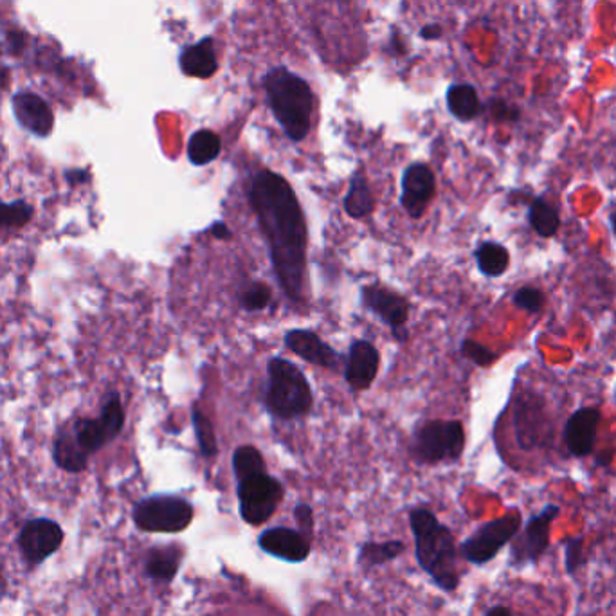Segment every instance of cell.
Instances as JSON below:
<instances>
[{"label":"cell","mask_w":616,"mask_h":616,"mask_svg":"<svg viewBox=\"0 0 616 616\" xmlns=\"http://www.w3.org/2000/svg\"><path fill=\"white\" fill-rule=\"evenodd\" d=\"M53 460L65 472L78 474L87 469L89 454L85 453L74 433L73 422L65 424L56 431L53 440Z\"/></svg>","instance_id":"d6986e66"},{"label":"cell","mask_w":616,"mask_h":616,"mask_svg":"<svg viewBox=\"0 0 616 616\" xmlns=\"http://www.w3.org/2000/svg\"><path fill=\"white\" fill-rule=\"evenodd\" d=\"M285 345L301 359L321 368H334L339 359V355L327 343H323L314 332L308 330H290L285 336Z\"/></svg>","instance_id":"ac0fdd59"},{"label":"cell","mask_w":616,"mask_h":616,"mask_svg":"<svg viewBox=\"0 0 616 616\" xmlns=\"http://www.w3.org/2000/svg\"><path fill=\"white\" fill-rule=\"evenodd\" d=\"M211 235L218 238V240H229L231 238V231L227 229L224 222H217V224H213V227H211Z\"/></svg>","instance_id":"74e56055"},{"label":"cell","mask_w":616,"mask_h":616,"mask_svg":"<svg viewBox=\"0 0 616 616\" xmlns=\"http://www.w3.org/2000/svg\"><path fill=\"white\" fill-rule=\"evenodd\" d=\"M67 177H69L67 181L71 182V184L87 181V179H85V177H87V173H85V170H73V172L67 173Z\"/></svg>","instance_id":"f35d334b"},{"label":"cell","mask_w":616,"mask_h":616,"mask_svg":"<svg viewBox=\"0 0 616 616\" xmlns=\"http://www.w3.org/2000/svg\"><path fill=\"white\" fill-rule=\"evenodd\" d=\"M514 301H516L517 307L525 308L530 312H537L539 308L543 307L544 298L539 290L525 287V289L517 290Z\"/></svg>","instance_id":"836d02e7"},{"label":"cell","mask_w":616,"mask_h":616,"mask_svg":"<svg viewBox=\"0 0 616 616\" xmlns=\"http://www.w3.org/2000/svg\"><path fill=\"white\" fill-rule=\"evenodd\" d=\"M258 546L263 552L281 561L303 562L310 555V543L307 537L299 534L298 530L285 526L265 530L258 539Z\"/></svg>","instance_id":"5bb4252c"},{"label":"cell","mask_w":616,"mask_h":616,"mask_svg":"<svg viewBox=\"0 0 616 616\" xmlns=\"http://www.w3.org/2000/svg\"><path fill=\"white\" fill-rule=\"evenodd\" d=\"M409 525L415 537L420 568L426 571L436 586L451 593L460 584L453 532L427 508H415L409 516Z\"/></svg>","instance_id":"3957f363"},{"label":"cell","mask_w":616,"mask_h":616,"mask_svg":"<svg viewBox=\"0 0 616 616\" xmlns=\"http://www.w3.org/2000/svg\"><path fill=\"white\" fill-rule=\"evenodd\" d=\"M435 193V175L426 164L415 163L404 172L402 179V208L411 218H420Z\"/></svg>","instance_id":"8fae6325"},{"label":"cell","mask_w":616,"mask_h":616,"mask_svg":"<svg viewBox=\"0 0 616 616\" xmlns=\"http://www.w3.org/2000/svg\"><path fill=\"white\" fill-rule=\"evenodd\" d=\"M476 260L480 265V271L487 274L490 278L501 276L507 271L508 263H510V254L503 245L487 242L480 245V249L476 251Z\"/></svg>","instance_id":"484cf974"},{"label":"cell","mask_w":616,"mask_h":616,"mask_svg":"<svg viewBox=\"0 0 616 616\" xmlns=\"http://www.w3.org/2000/svg\"><path fill=\"white\" fill-rule=\"evenodd\" d=\"M613 229H615V235H616V213L615 215H613Z\"/></svg>","instance_id":"b9f144b4"},{"label":"cell","mask_w":616,"mask_h":616,"mask_svg":"<svg viewBox=\"0 0 616 616\" xmlns=\"http://www.w3.org/2000/svg\"><path fill=\"white\" fill-rule=\"evenodd\" d=\"M73 426L78 442L82 445L83 451L89 454V456L98 453L105 445H109L112 442L107 429L101 424L100 417L78 418V420H74Z\"/></svg>","instance_id":"7402d4cb"},{"label":"cell","mask_w":616,"mask_h":616,"mask_svg":"<svg viewBox=\"0 0 616 616\" xmlns=\"http://www.w3.org/2000/svg\"><path fill=\"white\" fill-rule=\"evenodd\" d=\"M13 114L17 123L29 134L37 137L51 136L55 127V114L46 100L33 92H19L13 96Z\"/></svg>","instance_id":"30bf717a"},{"label":"cell","mask_w":616,"mask_h":616,"mask_svg":"<svg viewBox=\"0 0 616 616\" xmlns=\"http://www.w3.org/2000/svg\"><path fill=\"white\" fill-rule=\"evenodd\" d=\"M447 107L454 118L471 121L480 114L481 103L471 85H453L447 92Z\"/></svg>","instance_id":"603a6c76"},{"label":"cell","mask_w":616,"mask_h":616,"mask_svg":"<svg viewBox=\"0 0 616 616\" xmlns=\"http://www.w3.org/2000/svg\"><path fill=\"white\" fill-rule=\"evenodd\" d=\"M64 543V530L56 521L37 517L22 526L19 535V548L28 566H38L58 552Z\"/></svg>","instance_id":"9c48e42d"},{"label":"cell","mask_w":616,"mask_h":616,"mask_svg":"<svg viewBox=\"0 0 616 616\" xmlns=\"http://www.w3.org/2000/svg\"><path fill=\"white\" fill-rule=\"evenodd\" d=\"M191 420H193V429H195V435L199 440L200 453L204 458H211L217 454V438H215V431L213 426L209 422L206 415L200 413V409H193L191 411Z\"/></svg>","instance_id":"1f68e13d"},{"label":"cell","mask_w":616,"mask_h":616,"mask_svg":"<svg viewBox=\"0 0 616 616\" xmlns=\"http://www.w3.org/2000/svg\"><path fill=\"white\" fill-rule=\"evenodd\" d=\"M233 469H235L236 480H245L249 476L265 472V462L258 449H254L251 445H244V447H238L233 454Z\"/></svg>","instance_id":"f546056e"},{"label":"cell","mask_w":616,"mask_h":616,"mask_svg":"<svg viewBox=\"0 0 616 616\" xmlns=\"http://www.w3.org/2000/svg\"><path fill=\"white\" fill-rule=\"evenodd\" d=\"M6 589V580H4V573H2V566H0V595L4 593Z\"/></svg>","instance_id":"60d3db41"},{"label":"cell","mask_w":616,"mask_h":616,"mask_svg":"<svg viewBox=\"0 0 616 616\" xmlns=\"http://www.w3.org/2000/svg\"><path fill=\"white\" fill-rule=\"evenodd\" d=\"M462 350L463 354L472 359L474 363L480 364V366H489L496 359V355L492 354L490 350H487L485 346L474 343V341H465Z\"/></svg>","instance_id":"e575fe53"},{"label":"cell","mask_w":616,"mask_h":616,"mask_svg":"<svg viewBox=\"0 0 616 616\" xmlns=\"http://www.w3.org/2000/svg\"><path fill=\"white\" fill-rule=\"evenodd\" d=\"M220 148H222V145H220L217 134H213L211 130H199L191 136L190 145H188V157H190L191 163L204 166V164L217 159Z\"/></svg>","instance_id":"d4e9b609"},{"label":"cell","mask_w":616,"mask_h":616,"mask_svg":"<svg viewBox=\"0 0 616 616\" xmlns=\"http://www.w3.org/2000/svg\"><path fill=\"white\" fill-rule=\"evenodd\" d=\"M363 299L368 308L381 316L393 330L404 327L408 319L409 305L402 296L379 285H373L363 290Z\"/></svg>","instance_id":"e0dca14e"},{"label":"cell","mask_w":616,"mask_h":616,"mask_svg":"<svg viewBox=\"0 0 616 616\" xmlns=\"http://www.w3.org/2000/svg\"><path fill=\"white\" fill-rule=\"evenodd\" d=\"M265 100L290 141L308 136L316 110V96L310 83L285 65H274L263 74Z\"/></svg>","instance_id":"7a4b0ae2"},{"label":"cell","mask_w":616,"mask_h":616,"mask_svg":"<svg viewBox=\"0 0 616 616\" xmlns=\"http://www.w3.org/2000/svg\"><path fill=\"white\" fill-rule=\"evenodd\" d=\"M598 424H600V411L595 408L579 409L568 418L564 427V442L573 456L584 458L593 451Z\"/></svg>","instance_id":"9a60e30c"},{"label":"cell","mask_w":616,"mask_h":616,"mask_svg":"<svg viewBox=\"0 0 616 616\" xmlns=\"http://www.w3.org/2000/svg\"><path fill=\"white\" fill-rule=\"evenodd\" d=\"M251 204L271 247L278 281L285 294L298 301L307 265V226L298 199L281 175L262 170L251 184Z\"/></svg>","instance_id":"6da1fadb"},{"label":"cell","mask_w":616,"mask_h":616,"mask_svg":"<svg viewBox=\"0 0 616 616\" xmlns=\"http://www.w3.org/2000/svg\"><path fill=\"white\" fill-rule=\"evenodd\" d=\"M465 445V433L460 422H427L420 427L415 440L418 460L426 463L456 460L460 458Z\"/></svg>","instance_id":"ba28073f"},{"label":"cell","mask_w":616,"mask_h":616,"mask_svg":"<svg viewBox=\"0 0 616 616\" xmlns=\"http://www.w3.org/2000/svg\"><path fill=\"white\" fill-rule=\"evenodd\" d=\"M379 372V352L368 341H355L350 346L348 364H346V381L354 390H366L372 386L375 375Z\"/></svg>","instance_id":"2e32d148"},{"label":"cell","mask_w":616,"mask_h":616,"mask_svg":"<svg viewBox=\"0 0 616 616\" xmlns=\"http://www.w3.org/2000/svg\"><path fill=\"white\" fill-rule=\"evenodd\" d=\"M35 217V208L28 200L0 202V229H20Z\"/></svg>","instance_id":"f1b7e54d"},{"label":"cell","mask_w":616,"mask_h":616,"mask_svg":"<svg viewBox=\"0 0 616 616\" xmlns=\"http://www.w3.org/2000/svg\"><path fill=\"white\" fill-rule=\"evenodd\" d=\"M294 516L298 525L301 526V530L305 534H312V528H314V517H312V508L308 505H298L294 510Z\"/></svg>","instance_id":"8d00e7d4"},{"label":"cell","mask_w":616,"mask_h":616,"mask_svg":"<svg viewBox=\"0 0 616 616\" xmlns=\"http://www.w3.org/2000/svg\"><path fill=\"white\" fill-rule=\"evenodd\" d=\"M238 501L240 516L249 525H262L271 519L272 514L283 499V487L280 481L260 472L238 481Z\"/></svg>","instance_id":"8992f818"},{"label":"cell","mask_w":616,"mask_h":616,"mask_svg":"<svg viewBox=\"0 0 616 616\" xmlns=\"http://www.w3.org/2000/svg\"><path fill=\"white\" fill-rule=\"evenodd\" d=\"M271 301V290L263 283H253L242 296V305L247 310H262Z\"/></svg>","instance_id":"d6a6232c"},{"label":"cell","mask_w":616,"mask_h":616,"mask_svg":"<svg viewBox=\"0 0 616 616\" xmlns=\"http://www.w3.org/2000/svg\"><path fill=\"white\" fill-rule=\"evenodd\" d=\"M557 516H559V507L550 505V507L543 508L537 516L530 517L523 539L519 541V546L514 550V561L535 562L546 552L548 541H550V526Z\"/></svg>","instance_id":"7c38bea8"},{"label":"cell","mask_w":616,"mask_h":616,"mask_svg":"<svg viewBox=\"0 0 616 616\" xmlns=\"http://www.w3.org/2000/svg\"><path fill=\"white\" fill-rule=\"evenodd\" d=\"M346 213L352 218H364L373 211V197L363 173L357 172L350 182L345 199Z\"/></svg>","instance_id":"cb8c5ba5"},{"label":"cell","mask_w":616,"mask_h":616,"mask_svg":"<svg viewBox=\"0 0 616 616\" xmlns=\"http://www.w3.org/2000/svg\"><path fill=\"white\" fill-rule=\"evenodd\" d=\"M406 550L400 541H386V543H364L359 552V562L366 568L379 566L384 562L393 561Z\"/></svg>","instance_id":"83f0119b"},{"label":"cell","mask_w":616,"mask_h":616,"mask_svg":"<svg viewBox=\"0 0 616 616\" xmlns=\"http://www.w3.org/2000/svg\"><path fill=\"white\" fill-rule=\"evenodd\" d=\"M182 552L177 544H166L154 548L146 559V575L155 582H172L181 566Z\"/></svg>","instance_id":"44dd1931"},{"label":"cell","mask_w":616,"mask_h":616,"mask_svg":"<svg viewBox=\"0 0 616 616\" xmlns=\"http://www.w3.org/2000/svg\"><path fill=\"white\" fill-rule=\"evenodd\" d=\"M580 552H582V537L571 539L566 546V568L570 573L577 571L580 564Z\"/></svg>","instance_id":"d590c367"},{"label":"cell","mask_w":616,"mask_h":616,"mask_svg":"<svg viewBox=\"0 0 616 616\" xmlns=\"http://www.w3.org/2000/svg\"><path fill=\"white\" fill-rule=\"evenodd\" d=\"M548 427L546 418L537 397L526 395L521 397L516 406V436L521 449L532 451L535 447L544 444Z\"/></svg>","instance_id":"4fadbf2b"},{"label":"cell","mask_w":616,"mask_h":616,"mask_svg":"<svg viewBox=\"0 0 616 616\" xmlns=\"http://www.w3.org/2000/svg\"><path fill=\"white\" fill-rule=\"evenodd\" d=\"M100 420L114 442L125 427V409H123L118 393H110L107 400L103 402Z\"/></svg>","instance_id":"4dcf8cb0"},{"label":"cell","mask_w":616,"mask_h":616,"mask_svg":"<svg viewBox=\"0 0 616 616\" xmlns=\"http://www.w3.org/2000/svg\"><path fill=\"white\" fill-rule=\"evenodd\" d=\"M485 616H514L512 615V611L505 606H496L489 609V613Z\"/></svg>","instance_id":"ab89813d"},{"label":"cell","mask_w":616,"mask_h":616,"mask_svg":"<svg viewBox=\"0 0 616 616\" xmlns=\"http://www.w3.org/2000/svg\"><path fill=\"white\" fill-rule=\"evenodd\" d=\"M519 528H521L519 512H510L505 517L485 523L467 541H463L460 548L463 559L476 566L487 564L503 550V546H507L516 537Z\"/></svg>","instance_id":"52a82bcc"},{"label":"cell","mask_w":616,"mask_h":616,"mask_svg":"<svg viewBox=\"0 0 616 616\" xmlns=\"http://www.w3.org/2000/svg\"><path fill=\"white\" fill-rule=\"evenodd\" d=\"M265 404L274 417H303L312 408V390L298 366L287 359H272L269 363V384Z\"/></svg>","instance_id":"277c9868"},{"label":"cell","mask_w":616,"mask_h":616,"mask_svg":"<svg viewBox=\"0 0 616 616\" xmlns=\"http://www.w3.org/2000/svg\"><path fill=\"white\" fill-rule=\"evenodd\" d=\"M179 65L182 73L193 76V78H209L218 69L217 53L211 38L200 40L195 46H188L182 49L179 56Z\"/></svg>","instance_id":"ffe728a7"},{"label":"cell","mask_w":616,"mask_h":616,"mask_svg":"<svg viewBox=\"0 0 616 616\" xmlns=\"http://www.w3.org/2000/svg\"><path fill=\"white\" fill-rule=\"evenodd\" d=\"M528 220H530V226L534 227L537 235L544 236V238H550V236L557 233V229L561 226V218L559 213L543 199H535L530 206V213H528Z\"/></svg>","instance_id":"4316f807"},{"label":"cell","mask_w":616,"mask_h":616,"mask_svg":"<svg viewBox=\"0 0 616 616\" xmlns=\"http://www.w3.org/2000/svg\"><path fill=\"white\" fill-rule=\"evenodd\" d=\"M137 528L150 534H179L193 521V507L179 496H150L134 508Z\"/></svg>","instance_id":"5b68a950"}]
</instances>
